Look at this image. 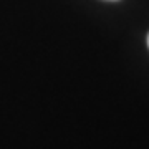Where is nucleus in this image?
Returning <instances> with one entry per match:
<instances>
[{
	"instance_id": "obj_1",
	"label": "nucleus",
	"mask_w": 149,
	"mask_h": 149,
	"mask_svg": "<svg viewBox=\"0 0 149 149\" xmlns=\"http://www.w3.org/2000/svg\"><path fill=\"white\" fill-rule=\"evenodd\" d=\"M148 47H149V35H148Z\"/></svg>"
}]
</instances>
